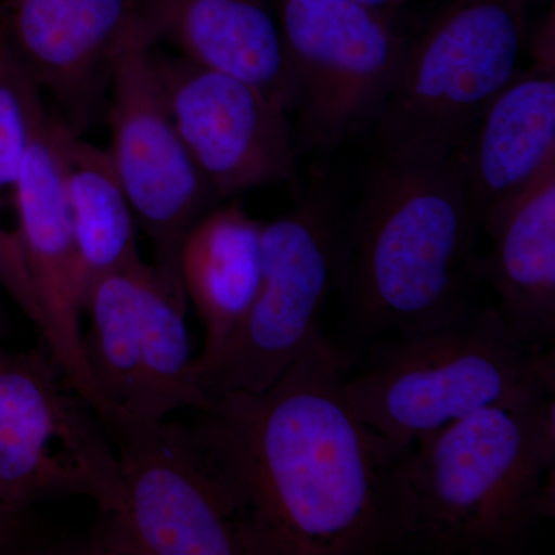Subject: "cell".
<instances>
[{
	"instance_id": "9",
	"label": "cell",
	"mask_w": 555,
	"mask_h": 555,
	"mask_svg": "<svg viewBox=\"0 0 555 555\" xmlns=\"http://www.w3.org/2000/svg\"><path fill=\"white\" fill-rule=\"evenodd\" d=\"M188 309L142 258L90 287L82 350L102 422L109 416L160 422L178 409L210 404L189 377Z\"/></svg>"
},
{
	"instance_id": "10",
	"label": "cell",
	"mask_w": 555,
	"mask_h": 555,
	"mask_svg": "<svg viewBox=\"0 0 555 555\" xmlns=\"http://www.w3.org/2000/svg\"><path fill=\"white\" fill-rule=\"evenodd\" d=\"M390 16L353 0H280L292 109L306 147L334 152L377 124L408 49Z\"/></svg>"
},
{
	"instance_id": "14",
	"label": "cell",
	"mask_w": 555,
	"mask_h": 555,
	"mask_svg": "<svg viewBox=\"0 0 555 555\" xmlns=\"http://www.w3.org/2000/svg\"><path fill=\"white\" fill-rule=\"evenodd\" d=\"M54 124L56 116L46 109L36 124L21 173L22 255L38 306L40 335L69 385L98 411L100 398L83 360L82 297Z\"/></svg>"
},
{
	"instance_id": "5",
	"label": "cell",
	"mask_w": 555,
	"mask_h": 555,
	"mask_svg": "<svg viewBox=\"0 0 555 555\" xmlns=\"http://www.w3.org/2000/svg\"><path fill=\"white\" fill-rule=\"evenodd\" d=\"M126 500L60 554L261 555L243 506L181 423L105 420Z\"/></svg>"
},
{
	"instance_id": "4",
	"label": "cell",
	"mask_w": 555,
	"mask_h": 555,
	"mask_svg": "<svg viewBox=\"0 0 555 555\" xmlns=\"http://www.w3.org/2000/svg\"><path fill=\"white\" fill-rule=\"evenodd\" d=\"M346 392L358 416L401 448L456 420L555 387L554 350L535 352L496 308L369 346Z\"/></svg>"
},
{
	"instance_id": "23",
	"label": "cell",
	"mask_w": 555,
	"mask_h": 555,
	"mask_svg": "<svg viewBox=\"0 0 555 555\" xmlns=\"http://www.w3.org/2000/svg\"><path fill=\"white\" fill-rule=\"evenodd\" d=\"M361 5L371 7V9L385 11V13L393 14L398 9L408 3L409 0H353Z\"/></svg>"
},
{
	"instance_id": "18",
	"label": "cell",
	"mask_w": 555,
	"mask_h": 555,
	"mask_svg": "<svg viewBox=\"0 0 555 555\" xmlns=\"http://www.w3.org/2000/svg\"><path fill=\"white\" fill-rule=\"evenodd\" d=\"M262 225L240 203L211 207L189 229L178 269L188 301L206 331L210 352L235 331L262 278Z\"/></svg>"
},
{
	"instance_id": "15",
	"label": "cell",
	"mask_w": 555,
	"mask_h": 555,
	"mask_svg": "<svg viewBox=\"0 0 555 555\" xmlns=\"http://www.w3.org/2000/svg\"><path fill=\"white\" fill-rule=\"evenodd\" d=\"M134 40L167 43L193 64L258 87L294 107V86L278 16L266 0H144Z\"/></svg>"
},
{
	"instance_id": "20",
	"label": "cell",
	"mask_w": 555,
	"mask_h": 555,
	"mask_svg": "<svg viewBox=\"0 0 555 555\" xmlns=\"http://www.w3.org/2000/svg\"><path fill=\"white\" fill-rule=\"evenodd\" d=\"M46 109L42 91L0 39V270L3 287L38 328V306L22 255L17 188L36 124Z\"/></svg>"
},
{
	"instance_id": "2",
	"label": "cell",
	"mask_w": 555,
	"mask_h": 555,
	"mask_svg": "<svg viewBox=\"0 0 555 555\" xmlns=\"http://www.w3.org/2000/svg\"><path fill=\"white\" fill-rule=\"evenodd\" d=\"M555 387L480 409L401 452L387 553L516 555L554 516Z\"/></svg>"
},
{
	"instance_id": "16",
	"label": "cell",
	"mask_w": 555,
	"mask_h": 555,
	"mask_svg": "<svg viewBox=\"0 0 555 555\" xmlns=\"http://www.w3.org/2000/svg\"><path fill=\"white\" fill-rule=\"evenodd\" d=\"M481 230L492 248L474 259V275L495 292L500 315L526 346L554 350L555 160Z\"/></svg>"
},
{
	"instance_id": "1",
	"label": "cell",
	"mask_w": 555,
	"mask_h": 555,
	"mask_svg": "<svg viewBox=\"0 0 555 555\" xmlns=\"http://www.w3.org/2000/svg\"><path fill=\"white\" fill-rule=\"evenodd\" d=\"M350 367L321 338L269 389L210 401L190 426L261 555L387 553L389 476L406 448L358 416Z\"/></svg>"
},
{
	"instance_id": "6",
	"label": "cell",
	"mask_w": 555,
	"mask_h": 555,
	"mask_svg": "<svg viewBox=\"0 0 555 555\" xmlns=\"http://www.w3.org/2000/svg\"><path fill=\"white\" fill-rule=\"evenodd\" d=\"M525 0H451L408 42L377 124L382 155L459 152L517 75Z\"/></svg>"
},
{
	"instance_id": "22",
	"label": "cell",
	"mask_w": 555,
	"mask_h": 555,
	"mask_svg": "<svg viewBox=\"0 0 555 555\" xmlns=\"http://www.w3.org/2000/svg\"><path fill=\"white\" fill-rule=\"evenodd\" d=\"M554 10H551L550 16L540 25L539 31L535 33L531 40V51L534 54V65L555 72V54H554Z\"/></svg>"
},
{
	"instance_id": "11",
	"label": "cell",
	"mask_w": 555,
	"mask_h": 555,
	"mask_svg": "<svg viewBox=\"0 0 555 555\" xmlns=\"http://www.w3.org/2000/svg\"><path fill=\"white\" fill-rule=\"evenodd\" d=\"M150 50L133 40L113 67L107 153L138 228L155 250L156 270L188 301L179 278V247L218 199L179 137Z\"/></svg>"
},
{
	"instance_id": "17",
	"label": "cell",
	"mask_w": 555,
	"mask_h": 555,
	"mask_svg": "<svg viewBox=\"0 0 555 555\" xmlns=\"http://www.w3.org/2000/svg\"><path fill=\"white\" fill-rule=\"evenodd\" d=\"M478 224L516 198L555 160V72L511 79L456 152Z\"/></svg>"
},
{
	"instance_id": "19",
	"label": "cell",
	"mask_w": 555,
	"mask_h": 555,
	"mask_svg": "<svg viewBox=\"0 0 555 555\" xmlns=\"http://www.w3.org/2000/svg\"><path fill=\"white\" fill-rule=\"evenodd\" d=\"M54 129L83 308L100 278L141 259L138 222L107 150L83 141L57 116Z\"/></svg>"
},
{
	"instance_id": "24",
	"label": "cell",
	"mask_w": 555,
	"mask_h": 555,
	"mask_svg": "<svg viewBox=\"0 0 555 555\" xmlns=\"http://www.w3.org/2000/svg\"><path fill=\"white\" fill-rule=\"evenodd\" d=\"M2 291H5V287H3L2 270H0V346L9 332V320H7L5 309L2 305Z\"/></svg>"
},
{
	"instance_id": "13",
	"label": "cell",
	"mask_w": 555,
	"mask_h": 555,
	"mask_svg": "<svg viewBox=\"0 0 555 555\" xmlns=\"http://www.w3.org/2000/svg\"><path fill=\"white\" fill-rule=\"evenodd\" d=\"M144 0H0V39L75 133L89 129Z\"/></svg>"
},
{
	"instance_id": "8",
	"label": "cell",
	"mask_w": 555,
	"mask_h": 555,
	"mask_svg": "<svg viewBox=\"0 0 555 555\" xmlns=\"http://www.w3.org/2000/svg\"><path fill=\"white\" fill-rule=\"evenodd\" d=\"M68 496L93 500L100 514L122 507L107 427L50 350L0 346V505L30 513Z\"/></svg>"
},
{
	"instance_id": "7",
	"label": "cell",
	"mask_w": 555,
	"mask_h": 555,
	"mask_svg": "<svg viewBox=\"0 0 555 555\" xmlns=\"http://www.w3.org/2000/svg\"><path fill=\"white\" fill-rule=\"evenodd\" d=\"M343 228L331 199L312 195L262 225V278L235 331L190 361L189 377L208 403L262 392L324 338L321 312L337 284Z\"/></svg>"
},
{
	"instance_id": "21",
	"label": "cell",
	"mask_w": 555,
	"mask_h": 555,
	"mask_svg": "<svg viewBox=\"0 0 555 555\" xmlns=\"http://www.w3.org/2000/svg\"><path fill=\"white\" fill-rule=\"evenodd\" d=\"M64 542H53L30 513H14L0 505V555L57 554Z\"/></svg>"
},
{
	"instance_id": "12",
	"label": "cell",
	"mask_w": 555,
	"mask_h": 555,
	"mask_svg": "<svg viewBox=\"0 0 555 555\" xmlns=\"http://www.w3.org/2000/svg\"><path fill=\"white\" fill-rule=\"evenodd\" d=\"M150 53L179 137L215 198L295 178L297 150L286 109L247 80Z\"/></svg>"
},
{
	"instance_id": "3",
	"label": "cell",
	"mask_w": 555,
	"mask_h": 555,
	"mask_svg": "<svg viewBox=\"0 0 555 555\" xmlns=\"http://www.w3.org/2000/svg\"><path fill=\"white\" fill-rule=\"evenodd\" d=\"M382 156L339 247L338 347L352 364L382 339L443 326L474 306L481 229L456 152Z\"/></svg>"
}]
</instances>
